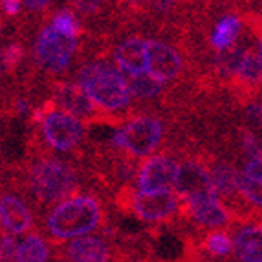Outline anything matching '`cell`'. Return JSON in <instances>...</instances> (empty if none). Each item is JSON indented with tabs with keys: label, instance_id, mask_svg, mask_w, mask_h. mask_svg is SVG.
<instances>
[{
	"label": "cell",
	"instance_id": "obj_1",
	"mask_svg": "<svg viewBox=\"0 0 262 262\" xmlns=\"http://www.w3.org/2000/svg\"><path fill=\"white\" fill-rule=\"evenodd\" d=\"M77 86L84 92L97 110L121 112L130 105L125 75L108 61H90L77 72Z\"/></svg>",
	"mask_w": 262,
	"mask_h": 262
},
{
	"label": "cell",
	"instance_id": "obj_2",
	"mask_svg": "<svg viewBox=\"0 0 262 262\" xmlns=\"http://www.w3.org/2000/svg\"><path fill=\"white\" fill-rule=\"evenodd\" d=\"M103 220V209L92 194H72L59 202L46 216V231L55 241H74L92 235Z\"/></svg>",
	"mask_w": 262,
	"mask_h": 262
},
{
	"label": "cell",
	"instance_id": "obj_3",
	"mask_svg": "<svg viewBox=\"0 0 262 262\" xmlns=\"http://www.w3.org/2000/svg\"><path fill=\"white\" fill-rule=\"evenodd\" d=\"M28 189L40 204H59L70 198L79 185L77 170L55 158H40L28 169Z\"/></svg>",
	"mask_w": 262,
	"mask_h": 262
},
{
	"label": "cell",
	"instance_id": "obj_4",
	"mask_svg": "<svg viewBox=\"0 0 262 262\" xmlns=\"http://www.w3.org/2000/svg\"><path fill=\"white\" fill-rule=\"evenodd\" d=\"M165 127L154 116H136L112 132L110 143L136 158L152 156L163 140Z\"/></svg>",
	"mask_w": 262,
	"mask_h": 262
},
{
	"label": "cell",
	"instance_id": "obj_5",
	"mask_svg": "<svg viewBox=\"0 0 262 262\" xmlns=\"http://www.w3.org/2000/svg\"><path fill=\"white\" fill-rule=\"evenodd\" d=\"M77 52V39L62 35L52 26L42 28L33 46L35 62L50 74H62Z\"/></svg>",
	"mask_w": 262,
	"mask_h": 262
},
{
	"label": "cell",
	"instance_id": "obj_6",
	"mask_svg": "<svg viewBox=\"0 0 262 262\" xmlns=\"http://www.w3.org/2000/svg\"><path fill=\"white\" fill-rule=\"evenodd\" d=\"M40 132L48 147L59 152H70L83 143L86 127L83 121L55 108L40 121Z\"/></svg>",
	"mask_w": 262,
	"mask_h": 262
},
{
	"label": "cell",
	"instance_id": "obj_7",
	"mask_svg": "<svg viewBox=\"0 0 262 262\" xmlns=\"http://www.w3.org/2000/svg\"><path fill=\"white\" fill-rule=\"evenodd\" d=\"M128 209L143 222H165L172 219L180 209V204L174 192H130L128 200L125 202Z\"/></svg>",
	"mask_w": 262,
	"mask_h": 262
},
{
	"label": "cell",
	"instance_id": "obj_8",
	"mask_svg": "<svg viewBox=\"0 0 262 262\" xmlns=\"http://www.w3.org/2000/svg\"><path fill=\"white\" fill-rule=\"evenodd\" d=\"M180 163L165 154H154L143 162L138 170L140 192H170L178 176Z\"/></svg>",
	"mask_w": 262,
	"mask_h": 262
},
{
	"label": "cell",
	"instance_id": "obj_9",
	"mask_svg": "<svg viewBox=\"0 0 262 262\" xmlns=\"http://www.w3.org/2000/svg\"><path fill=\"white\" fill-rule=\"evenodd\" d=\"M182 72H184V59L174 46L158 39L147 40V74L154 81L165 84L178 79Z\"/></svg>",
	"mask_w": 262,
	"mask_h": 262
},
{
	"label": "cell",
	"instance_id": "obj_10",
	"mask_svg": "<svg viewBox=\"0 0 262 262\" xmlns=\"http://www.w3.org/2000/svg\"><path fill=\"white\" fill-rule=\"evenodd\" d=\"M172 192L178 196L180 202H187L191 198L204 196V194H214L209 178V169L202 165L200 162L180 163Z\"/></svg>",
	"mask_w": 262,
	"mask_h": 262
},
{
	"label": "cell",
	"instance_id": "obj_11",
	"mask_svg": "<svg viewBox=\"0 0 262 262\" xmlns=\"http://www.w3.org/2000/svg\"><path fill=\"white\" fill-rule=\"evenodd\" d=\"M53 105L59 106L57 110L68 114L72 118L83 121L84 119H94L97 116V108L90 103L84 92L77 86V83H57L53 88Z\"/></svg>",
	"mask_w": 262,
	"mask_h": 262
},
{
	"label": "cell",
	"instance_id": "obj_12",
	"mask_svg": "<svg viewBox=\"0 0 262 262\" xmlns=\"http://www.w3.org/2000/svg\"><path fill=\"white\" fill-rule=\"evenodd\" d=\"M187 213L198 226L206 227V229H220L227 226L231 213L219 200L216 194H204V196L191 198L185 202Z\"/></svg>",
	"mask_w": 262,
	"mask_h": 262
},
{
	"label": "cell",
	"instance_id": "obj_13",
	"mask_svg": "<svg viewBox=\"0 0 262 262\" xmlns=\"http://www.w3.org/2000/svg\"><path fill=\"white\" fill-rule=\"evenodd\" d=\"M33 226L31 211L24 204L20 196L6 192L0 196V227L6 231V235H24Z\"/></svg>",
	"mask_w": 262,
	"mask_h": 262
},
{
	"label": "cell",
	"instance_id": "obj_14",
	"mask_svg": "<svg viewBox=\"0 0 262 262\" xmlns=\"http://www.w3.org/2000/svg\"><path fill=\"white\" fill-rule=\"evenodd\" d=\"M114 62L123 75L147 74V39L130 37L114 50Z\"/></svg>",
	"mask_w": 262,
	"mask_h": 262
},
{
	"label": "cell",
	"instance_id": "obj_15",
	"mask_svg": "<svg viewBox=\"0 0 262 262\" xmlns=\"http://www.w3.org/2000/svg\"><path fill=\"white\" fill-rule=\"evenodd\" d=\"M64 255L68 262H110L112 249L110 244L97 235H84L66 244Z\"/></svg>",
	"mask_w": 262,
	"mask_h": 262
},
{
	"label": "cell",
	"instance_id": "obj_16",
	"mask_svg": "<svg viewBox=\"0 0 262 262\" xmlns=\"http://www.w3.org/2000/svg\"><path fill=\"white\" fill-rule=\"evenodd\" d=\"M262 229L258 224L241 227L233 238V251L241 262H262Z\"/></svg>",
	"mask_w": 262,
	"mask_h": 262
},
{
	"label": "cell",
	"instance_id": "obj_17",
	"mask_svg": "<svg viewBox=\"0 0 262 262\" xmlns=\"http://www.w3.org/2000/svg\"><path fill=\"white\" fill-rule=\"evenodd\" d=\"M211 185L219 200H233L238 196L236 184H238V170L229 163H214L209 170Z\"/></svg>",
	"mask_w": 262,
	"mask_h": 262
},
{
	"label": "cell",
	"instance_id": "obj_18",
	"mask_svg": "<svg viewBox=\"0 0 262 262\" xmlns=\"http://www.w3.org/2000/svg\"><path fill=\"white\" fill-rule=\"evenodd\" d=\"M242 31V20L236 15H226L222 17L216 26L213 28V33H211L209 40L211 46L219 52H227L235 46L236 39L241 37Z\"/></svg>",
	"mask_w": 262,
	"mask_h": 262
},
{
	"label": "cell",
	"instance_id": "obj_19",
	"mask_svg": "<svg viewBox=\"0 0 262 262\" xmlns=\"http://www.w3.org/2000/svg\"><path fill=\"white\" fill-rule=\"evenodd\" d=\"M50 244L37 233L26 235L18 242L15 262H50Z\"/></svg>",
	"mask_w": 262,
	"mask_h": 262
},
{
	"label": "cell",
	"instance_id": "obj_20",
	"mask_svg": "<svg viewBox=\"0 0 262 262\" xmlns=\"http://www.w3.org/2000/svg\"><path fill=\"white\" fill-rule=\"evenodd\" d=\"M260 42H257V50H246L244 57H242L241 64L235 70V75L238 81L249 86H257L260 83L262 75V55H260Z\"/></svg>",
	"mask_w": 262,
	"mask_h": 262
},
{
	"label": "cell",
	"instance_id": "obj_21",
	"mask_svg": "<svg viewBox=\"0 0 262 262\" xmlns=\"http://www.w3.org/2000/svg\"><path fill=\"white\" fill-rule=\"evenodd\" d=\"M125 83H127L130 97H136V99H154L163 90V84L154 81L149 74L125 75Z\"/></svg>",
	"mask_w": 262,
	"mask_h": 262
},
{
	"label": "cell",
	"instance_id": "obj_22",
	"mask_svg": "<svg viewBox=\"0 0 262 262\" xmlns=\"http://www.w3.org/2000/svg\"><path fill=\"white\" fill-rule=\"evenodd\" d=\"M50 26L59 31V33H62V35L70 37V39H77L81 35V22L77 18V13L72 11L70 8L59 9L52 17Z\"/></svg>",
	"mask_w": 262,
	"mask_h": 262
},
{
	"label": "cell",
	"instance_id": "obj_23",
	"mask_svg": "<svg viewBox=\"0 0 262 262\" xmlns=\"http://www.w3.org/2000/svg\"><path fill=\"white\" fill-rule=\"evenodd\" d=\"M204 248L207 249V253L213 257H227L233 251V241L231 236L226 235L222 231L209 233L204 241Z\"/></svg>",
	"mask_w": 262,
	"mask_h": 262
},
{
	"label": "cell",
	"instance_id": "obj_24",
	"mask_svg": "<svg viewBox=\"0 0 262 262\" xmlns=\"http://www.w3.org/2000/svg\"><path fill=\"white\" fill-rule=\"evenodd\" d=\"M18 241L13 235L0 236V262H15L17 258Z\"/></svg>",
	"mask_w": 262,
	"mask_h": 262
},
{
	"label": "cell",
	"instance_id": "obj_25",
	"mask_svg": "<svg viewBox=\"0 0 262 262\" xmlns=\"http://www.w3.org/2000/svg\"><path fill=\"white\" fill-rule=\"evenodd\" d=\"M2 55H4V62L8 66V70H13L24 59V50L18 42H9L6 48H2Z\"/></svg>",
	"mask_w": 262,
	"mask_h": 262
},
{
	"label": "cell",
	"instance_id": "obj_26",
	"mask_svg": "<svg viewBox=\"0 0 262 262\" xmlns=\"http://www.w3.org/2000/svg\"><path fill=\"white\" fill-rule=\"evenodd\" d=\"M242 178L249 180V182H253V184L262 185V160L260 158H251L248 160L241 172Z\"/></svg>",
	"mask_w": 262,
	"mask_h": 262
},
{
	"label": "cell",
	"instance_id": "obj_27",
	"mask_svg": "<svg viewBox=\"0 0 262 262\" xmlns=\"http://www.w3.org/2000/svg\"><path fill=\"white\" fill-rule=\"evenodd\" d=\"M242 147H244L246 154L251 158H260V140H258L257 136L253 132H242Z\"/></svg>",
	"mask_w": 262,
	"mask_h": 262
},
{
	"label": "cell",
	"instance_id": "obj_28",
	"mask_svg": "<svg viewBox=\"0 0 262 262\" xmlns=\"http://www.w3.org/2000/svg\"><path fill=\"white\" fill-rule=\"evenodd\" d=\"M0 8L4 9L8 15H18L22 9V2H18V0H4V2H0Z\"/></svg>",
	"mask_w": 262,
	"mask_h": 262
},
{
	"label": "cell",
	"instance_id": "obj_29",
	"mask_svg": "<svg viewBox=\"0 0 262 262\" xmlns=\"http://www.w3.org/2000/svg\"><path fill=\"white\" fill-rule=\"evenodd\" d=\"M99 6H101L99 2H74V8L83 15L94 13V9H97Z\"/></svg>",
	"mask_w": 262,
	"mask_h": 262
},
{
	"label": "cell",
	"instance_id": "obj_30",
	"mask_svg": "<svg viewBox=\"0 0 262 262\" xmlns=\"http://www.w3.org/2000/svg\"><path fill=\"white\" fill-rule=\"evenodd\" d=\"M50 6H52V4H50L48 0H26V2H22V8L33 9V11H39V9H48Z\"/></svg>",
	"mask_w": 262,
	"mask_h": 262
},
{
	"label": "cell",
	"instance_id": "obj_31",
	"mask_svg": "<svg viewBox=\"0 0 262 262\" xmlns=\"http://www.w3.org/2000/svg\"><path fill=\"white\" fill-rule=\"evenodd\" d=\"M248 118L249 119L255 118V123H257V127H260V118H262V116H260V103H258V101L255 103L253 106H249V108H248Z\"/></svg>",
	"mask_w": 262,
	"mask_h": 262
},
{
	"label": "cell",
	"instance_id": "obj_32",
	"mask_svg": "<svg viewBox=\"0 0 262 262\" xmlns=\"http://www.w3.org/2000/svg\"><path fill=\"white\" fill-rule=\"evenodd\" d=\"M15 110H17L18 116H26V114H30V103L26 99H18L15 103Z\"/></svg>",
	"mask_w": 262,
	"mask_h": 262
},
{
	"label": "cell",
	"instance_id": "obj_33",
	"mask_svg": "<svg viewBox=\"0 0 262 262\" xmlns=\"http://www.w3.org/2000/svg\"><path fill=\"white\" fill-rule=\"evenodd\" d=\"M8 70V66L4 62V55H2V50H0V75H4V72Z\"/></svg>",
	"mask_w": 262,
	"mask_h": 262
},
{
	"label": "cell",
	"instance_id": "obj_34",
	"mask_svg": "<svg viewBox=\"0 0 262 262\" xmlns=\"http://www.w3.org/2000/svg\"><path fill=\"white\" fill-rule=\"evenodd\" d=\"M0 31H2V26H0Z\"/></svg>",
	"mask_w": 262,
	"mask_h": 262
}]
</instances>
